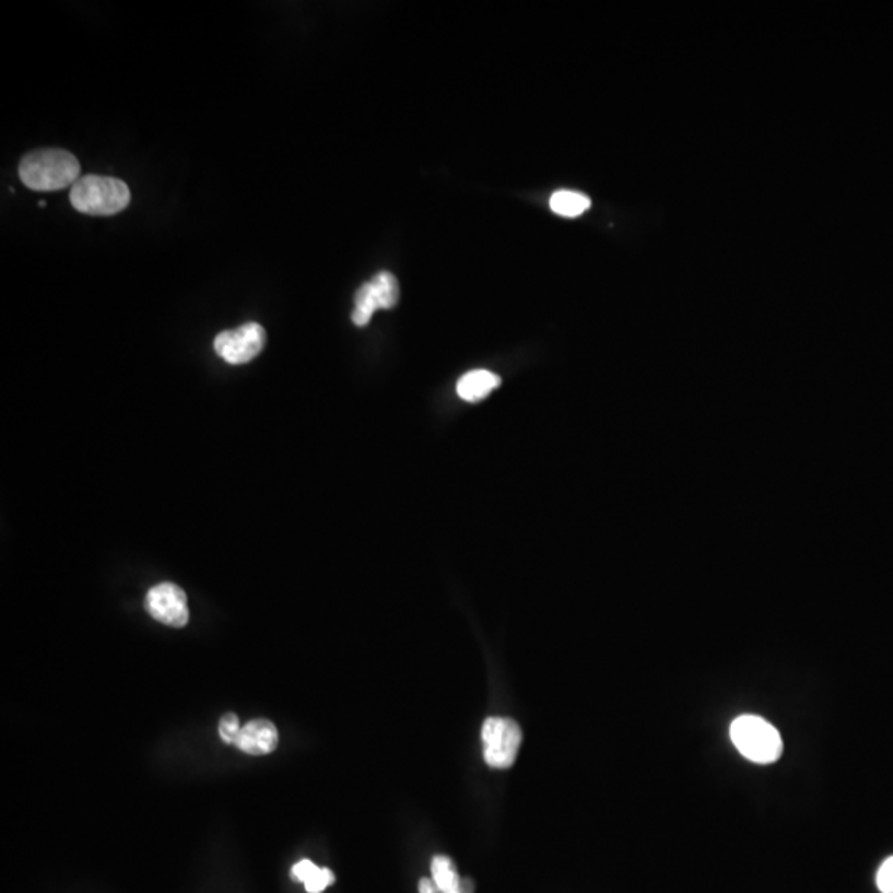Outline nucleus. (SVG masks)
<instances>
[{
  "label": "nucleus",
  "instance_id": "obj_5",
  "mask_svg": "<svg viewBox=\"0 0 893 893\" xmlns=\"http://www.w3.org/2000/svg\"><path fill=\"white\" fill-rule=\"evenodd\" d=\"M399 302V283L392 273L379 272L357 290L353 318L356 327H366L376 309L395 308Z\"/></svg>",
  "mask_w": 893,
  "mask_h": 893
},
{
  "label": "nucleus",
  "instance_id": "obj_2",
  "mask_svg": "<svg viewBox=\"0 0 893 893\" xmlns=\"http://www.w3.org/2000/svg\"><path fill=\"white\" fill-rule=\"evenodd\" d=\"M130 187L116 177H80L70 190V202L77 211L90 215H115L130 205Z\"/></svg>",
  "mask_w": 893,
  "mask_h": 893
},
{
  "label": "nucleus",
  "instance_id": "obj_10",
  "mask_svg": "<svg viewBox=\"0 0 893 893\" xmlns=\"http://www.w3.org/2000/svg\"><path fill=\"white\" fill-rule=\"evenodd\" d=\"M432 880L440 893H473V883L462 879L449 857L437 856L432 859Z\"/></svg>",
  "mask_w": 893,
  "mask_h": 893
},
{
  "label": "nucleus",
  "instance_id": "obj_16",
  "mask_svg": "<svg viewBox=\"0 0 893 893\" xmlns=\"http://www.w3.org/2000/svg\"><path fill=\"white\" fill-rule=\"evenodd\" d=\"M419 893H438L437 885L432 879H422L419 882Z\"/></svg>",
  "mask_w": 893,
  "mask_h": 893
},
{
  "label": "nucleus",
  "instance_id": "obj_7",
  "mask_svg": "<svg viewBox=\"0 0 893 893\" xmlns=\"http://www.w3.org/2000/svg\"><path fill=\"white\" fill-rule=\"evenodd\" d=\"M146 609L151 618L169 627H184L189 622V606L183 588L174 583H161L150 589Z\"/></svg>",
  "mask_w": 893,
  "mask_h": 893
},
{
  "label": "nucleus",
  "instance_id": "obj_12",
  "mask_svg": "<svg viewBox=\"0 0 893 893\" xmlns=\"http://www.w3.org/2000/svg\"><path fill=\"white\" fill-rule=\"evenodd\" d=\"M333 882V872H331L330 869H321V867H318V869L308 877V880H306L305 889L308 893H321Z\"/></svg>",
  "mask_w": 893,
  "mask_h": 893
},
{
  "label": "nucleus",
  "instance_id": "obj_4",
  "mask_svg": "<svg viewBox=\"0 0 893 893\" xmlns=\"http://www.w3.org/2000/svg\"><path fill=\"white\" fill-rule=\"evenodd\" d=\"M521 740L524 733L517 721L505 717L486 718L482 727V741L483 757L490 768H512L520 751Z\"/></svg>",
  "mask_w": 893,
  "mask_h": 893
},
{
  "label": "nucleus",
  "instance_id": "obj_6",
  "mask_svg": "<svg viewBox=\"0 0 893 893\" xmlns=\"http://www.w3.org/2000/svg\"><path fill=\"white\" fill-rule=\"evenodd\" d=\"M267 333L259 324L242 325L237 330L222 331L215 337L214 350L228 364L250 363L262 353Z\"/></svg>",
  "mask_w": 893,
  "mask_h": 893
},
{
  "label": "nucleus",
  "instance_id": "obj_3",
  "mask_svg": "<svg viewBox=\"0 0 893 893\" xmlns=\"http://www.w3.org/2000/svg\"><path fill=\"white\" fill-rule=\"evenodd\" d=\"M730 737L737 750L753 763L772 764L782 757V735L769 721L756 715L738 717L731 724Z\"/></svg>",
  "mask_w": 893,
  "mask_h": 893
},
{
  "label": "nucleus",
  "instance_id": "obj_14",
  "mask_svg": "<svg viewBox=\"0 0 893 893\" xmlns=\"http://www.w3.org/2000/svg\"><path fill=\"white\" fill-rule=\"evenodd\" d=\"M877 886L882 893H893V857L883 860L877 872Z\"/></svg>",
  "mask_w": 893,
  "mask_h": 893
},
{
  "label": "nucleus",
  "instance_id": "obj_1",
  "mask_svg": "<svg viewBox=\"0 0 893 893\" xmlns=\"http://www.w3.org/2000/svg\"><path fill=\"white\" fill-rule=\"evenodd\" d=\"M19 176L28 189L54 192L73 187L80 179V163L66 150L32 151L22 157Z\"/></svg>",
  "mask_w": 893,
  "mask_h": 893
},
{
  "label": "nucleus",
  "instance_id": "obj_13",
  "mask_svg": "<svg viewBox=\"0 0 893 893\" xmlns=\"http://www.w3.org/2000/svg\"><path fill=\"white\" fill-rule=\"evenodd\" d=\"M240 720H238V717L235 714L224 715L221 724H219V735H221L224 743L227 744H234L235 738H237V735L240 733Z\"/></svg>",
  "mask_w": 893,
  "mask_h": 893
},
{
  "label": "nucleus",
  "instance_id": "obj_9",
  "mask_svg": "<svg viewBox=\"0 0 893 893\" xmlns=\"http://www.w3.org/2000/svg\"><path fill=\"white\" fill-rule=\"evenodd\" d=\"M502 385V379L496 374L486 369L470 371L463 374L457 383V395L467 402H479L490 396L493 389Z\"/></svg>",
  "mask_w": 893,
  "mask_h": 893
},
{
  "label": "nucleus",
  "instance_id": "obj_8",
  "mask_svg": "<svg viewBox=\"0 0 893 893\" xmlns=\"http://www.w3.org/2000/svg\"><path fill=\"white\" fill-rule=\"evenodd\" d=\"M234 744L245 754L263 756V754L273 753L279 747V730L272 721L257 718L242 727Z\"/></svg>",
  "mask_w": 893,
  "mask_h": 893
},
{
  "label": "nucleus",
  "instance_id": "obj_11",
  "mask_svg": "<svg viewBox=\"0 0 893 893\" xmlns=\"http://www.w3.org/2000/svg\"><path fill=\"white\" fill-rule=\"evenodd\" d=\"M550 208L561 218H578L591 208V199L574 190H557L551 196Z\"/></svg>",
  "mask_w": 893,
  "mask_h": 893
},
{
  "label": "nucleus",
  "instance_id": "obj_15",
  "mask_svg": "<svg viewBox=\"0 0 893 893\" xmlns=\"http://www.w3.org/2000/svg\"><path fill=\"white\" fill-rule=\"evenodd\" d=\"M316 869H318V866L313 863L312 860H299V862H296L295 866L292 867V879L295 880V882L305 883Z\"/></svg>",
  "mask_w": 893,
  "mask_h": 893
}]
</instances>
